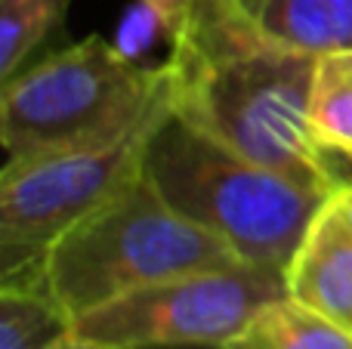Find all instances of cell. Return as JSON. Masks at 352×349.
<instances>
[{"mask_svg":"<svg viewBox=\"0 0 352 349\" xmlns=\"http://www.w3.org/2000/svg\"><path fill=\"white\" fill-rule=\"evenodd\" d=\"M238 263L244 260L219 235L173 210L142 173L56 241L41 288L80 319L146 284Z\"/></svg>","mask_w":352,"mask_h":349,"instance_id":"cell-4","label":"cell"},{"mask_svg":"<svg viewBox=\"0 0 352 349\" xmlns=\"http://www.w3.org/2000/svg\"><path fill=\"white\" fill-rule=\"evenodd\" d=\"M56 349H99V346H93V344H87V340H80L78 334H72V337L65 340V344H59Z\"/></svg>","mask_w":352,"mask_h":349,"instance_id":"cell-17","label":"cell"},{"mask_svg":"<svg viewBox=\"0 0 352 349\" xmlns=\"http://www.w3.org/2000/svg\"><path fill=\"white\" fill-rule=\"evenodd\" d=\"M167 105V62L136 65L90 34L0 84L3 164L115 142Z\"/></svg>","mask_w":352,"mask_h":349,"instance_id":"cell-3","label":"cell"},{"mask_svg":"<svg viewBox=\"0 0 352 349\" xmlns=\"http://www.w3.org/2000/svg\"><path fill=\"white\" fill-rule=\"evenodd\" d=\"M72 0H0V84L56 34Z\"/></svg>","mask_w":352,"mask_h":349,"instance_id":"cell-13","label":"cell"},{"mask_svg":"<svg viewBox=\"0 0 352 349\" xmlns=\"http://www.w3.org/2000/svg\"><path fill=\"white\" fill-rule=\"evenodd\" d=\"M328 198L334 201V207L352 223V185H340V189H334Z\"/></svg>","mask_w":352,"mask_h":349,"instance_id":"cell-15","label":"cell"},{"mask_svg":"<svg viewBox=\"0 0 352 349\" xmlns=\"http://www.w3.org/2000/svg\"><path fill=\"white\" fill-rule=\"evenodd\" d=\"M164 62L179 121L256 164L331 192L309 130L312 53L269 37L238 0H192Z\"/></svg>","mask_w":352,"mask_h":349,"instance_id":"cell-1","label":"cell"},{"mask_svg":"<svg viewBox=\"0 0 352 349\" xmlns=\"http://www.w3.org/2000/svg\"><path fill=\"white\" fill-rule=\"evenodd\" d=\"M142 173L173 210L201 223L244 263L287 269L331 192L272 170L167 115L152 133Z\"/></svg>","mask_w":352,"mask_h":349,"instance_id":"cell-2","label":"cell"},{"mask_svg":"<svg viewBox=\"0 0 352 349\" xmlns=\"http://www.w3.org/2000/svg\"><path fill=\"white\" fill-rule=\"evenodd\" d=\"M309 130L318 148L352 152V47L316 56Z\"/></svg>","mask_w":352,"mask_h":349,"instance_id":"cell-10","label":"cell"},{"mask_svg":"<svg viewBox=\"0 0 352 349\" xmlns=\"http://www.w3.org/2000/svg\"><path fill=\"white\" fill-rule=\"evenodd\" d=\"M142 349H232L229 344H182V346H142Z\"/></svg>","mask_w":352,"mask_h":349,"instance_id":"cell-16","label":"cell"},{"mask_svg":"<svg viewBox=\"0 0 352 349\" xmlns=\"http://www.w3.org/2000/svg\"><path fill=\"white\" fill-rule=\"evenodd\" d=\"M287 294L352 334V223L331 198L318 207L285 269Z\"/></svg>","mask_w":352,"mask_h":349,"instance_id":"cell-7","label":"cell"},{"mask_svg":"<svg viewBox=\"0 0 352 349\" xmlns=\"http://www.w3.org/2000/svg\"><path fill=\"white\" fill-rule=\"evenodd\" d=\"M269 37L322 56L352 47V0H238Z\"/></svg>","mask_w":352,"mask_h":349,"instance_id":"cell-8","label":"cell"},{"mask_svg":"<svg viewBox=\"0 0 352 349\" xmlns=\"http://www.w3.org/2000/svg\"><path fill=\"white\" fill-rule=\"evenodd\" d=\"M167 115L170 105L115 142L3 164L0 288H41L56 241L142 177L148 139Z\"/></svg>","mask_w":352,"mask_h":349,"instance_id":"cell-5","label":"cell"},{"mask_svg":"<svg viewBox=\"0 0 352 349\" xmlns=\"http://www.w3.org/2000/svg\"><path fill=\"white\" fill-rule=\"evenodd\" d=\"M232 349H352V334L291 294L272 300L229 344Z\"/></svg>","mask_w":352,"mask_h":349,"instance_id":"cell-9","label":"cell"},{"mask_svg":"<svg viewBox=\"0 0 352 349\" xmlns=\"http://www.w3.org/2000/svg\"><path fill=\"white\" fill-rule=\"evenodd\" d=\"M74 319L43 288H0V349H56Z\"/></svg>","mask_w":352,"mask_h":349,"instance_id":"cell-11","label":"cell"},{"mask_svg":"<svg viewBox=\"0 0 352 349\" xmlns=\"http://www.w3.org/2000/svg\"><path fill=\"white\" fill-rule=\"evenodd\" d=\"M318 152H322V167L331 192L340 185H352V152H340V148H318Z\"/></svg>","mask_w":352,"mask_h":349,"instance_id":"cell-14","label":"cell"},{"mask_svg":"<svg viewBox=\"0 0 352 349\" xmlns=\"http://www.w3.org/2000/svg\"><path fill=\"white\" fill-rule=\"evenodd\" d=\"M188 10L192 0H127L111 43L136 65H161L155 56L161 49H173L188 22Z\"/></svg>","mask_w":352,"mask_h":349,"instance_id":"cell-12","label":"cell"},{"mask_svg":"<svg viewBox=\"0 0 352 349\" xmlns=\"http://www.w3.org/2000/svg\"><path fill=\"white\" fill-rule=\"evenodd\" d=\"M278 297H287V278L275 266L198 269L130 291L80 315L74 334L99 349L232 344Z\"/></svg>","mask_w":352,"mask_h":349,"instance_id":"cell-6","label":"cell"}]
</instances>
